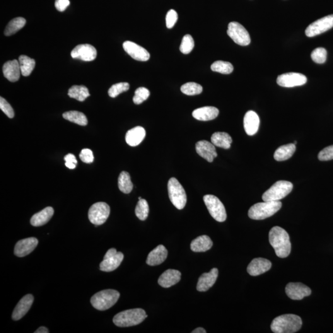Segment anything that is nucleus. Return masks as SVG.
<instances>
[{"label": "nucleus", "instance_id": "nucleus-37", "mask_svg": "<svg viewBox=\"0 0 333 333\" xmlns=\"http://www.w3.org/2000/svg\"><path fill=\"white\" fill-rule=\"evenodd\" d=\"M149 211V205L146 200L144 199L139 200L135 208V214L138 218L142 221H145L148 218Z\"/></svg>", "mask_w": 333, "mask_h": 333}, {"label": "nucleus", "instance_id": "nucleus-20", "mask_svg": "<svg viewBox=\"0 0 333 333\" xmlns=\"http://www.w3.org/2000/svg\"><path fill=\"white\" fill-rule=\"evenodd\" d=\"M216 146L214 144L206 140L197 142L196 151L202 158L206 159L209 163H212L214 159L217 158Z\"/></svg>", "mask_w": 333, "mask_h": 333}, {"label": "nucleus", "instance_id": "nucleus-52", "mask_svg": "<svg viewBox=\"0 0 333 333\" xmlns=\"http://www.w3.org/2000/svg\"><path fill=\"white\" fill-rule=\"evenodd\" d=\"M293 144H295V145H296V144H297V141H294Z\"/></svg>", "mask_w": 333, "mask_h": 333}, {"label": "nucleus", "instance_id": "nucleus-26", "mask_svg": "<svg viewBox=\"0 0 333 333\" xmlns=\"http://www.w3.org/2000/svg\"><path fill=\"white\" fill-rule=\"evenodd\" d=\"M168 251L163 245H159L149 252L146 259V264L155 266L163 263L167 257Z\"/></svg>", "mask_w": 333, "mask_h": 333}, {"label": "nucleus", "instance_id": "nucleus-1", "mask_svg": "<svg viewBox=\"0 0 333 333\" xmlns=\"http://www.w3.org/2000/svg\"><path fill=\"white\" fill-rule=\"evenodd\" d=\"M269 242L278 257L286 258L290 254L291 243L288 233L279 226H274L269 232Z\"/></svg>", "mask_w": 333, "mask_h": 333}, {"label": "nucleus", "instance_id": "nucleus-43", "mask_svg": "<svg viewBox=\"0 0 333 333\" xmlns=\"http://www.w3.org/2000/svg\"><path fill=\"white\" fill-rule=\"evenodd\" d=\"M327 52L325 48L320 47L313 50L311 57L317 64H323L327 60Z\"/></svg>", "mask_w": 333, "mask_h": 333}, {"label": "nucleus", "instance_id": "nucleus-49", "mask_svg": "<svg viewBox=\"0 0 333 333\" xmlns=\"http://www.w3.org/2000/svg\"><path fill=\"white\" fill-rule=\"evenodd\" d=\"M70 4L69 0H56L55 7L57 11L63 12Z\"/></svg>", "mask_w": 333, "mask_h": 333}, {"label": "nucleus", "instance_id": "nucleus-44", "mask_svg": "<svg viewBox=\"0 0 333 333\" xmlns=\"http://www.w3.org/2000/svg\"><path fill=\"white\" fill-rule=\"evenodd\" d=\"M0 109L10 119L14 117V112L13 108L3 97L0 98Z\"/></svg>", "mask_w": 333, "mask_h": 333}, {"label": "nucleus", "instance_id": "nucleus-10", "mask_svg": "<svg viewBox=\"0 0 333 333\" xmlns=\"http://www.w3.org/2000/svg\"><path fill=\"white\" fill-rule=\"evenodd\" d=\"M227 34L236 44L241 46L250 44V37L247 30L237 22H231L228 24Z\"/></svg>", "mask_w": 333, "mask_h": 333}, {"label": "nucleus", "instance_id": "nucleus-15", "mask_svg": "<svg viewBox=\"0 0 333 333\" xmlns=\"http://www.w3.org/2000/svg\"><path fill=\"white\" fill-rule=\"evenodd\" d=\"M123 48L128 55L137 61H147L150 58L148 51L134 42L126 41L123 44Z\"/></svg>", "mask_w": 333, "mask_h": 333}, {"label": "nucleus", "instance_id": "nucleus-38", "mask_svg": "<svg viewBox=\"0 0 333 333\" xmlns=\"http://www.w3.org/2000/svg\"><path fill=\"white\" fill-rule=\"evenodd\" d=\"M212 71L223 74H230L233 71V65L230 62L217 61L214 62L211 66Z\"/></svg>", "mask_w": 333, "mask_h": 333}, {"label": "nucleus", "instance_id": "nucleus-28", "mask_svg": "<svg viewBox=\"0 0 333 333\" xmlns=\"http://www.w3.org/2000/svg\"><path fill=\"white\" fill-rule=\"evenodd\" d=\"M54 214V209L52 207H46L42 211L33 215L30 219V223L33 226H41L45 225Z\"/></svg>", "mask_w": 333, "mask_h": 333}, {"label": "nucleus", "instance_id": "nucleus-22", "mask_svg": "<svg viewBox=\"0 0 333 333\" xmlns=\"http://www.w3.org/2000/svg\"><path fill=\"white\" fill-rule=\"evenodd\" d=\"M260 119L259 115L253 111H249L244 117V128L246 134L250 136L254 135L259 130Z\"/></svg>", "mask_w": 333, "mask_h": 333}, {"label": "nucleus", "instance_id": "nucleus-48", "mask_svg": "<svg viewBox=\"0 0 333 333\" xmlns=\"http://www.w3.org/2000/svg\"><path fill=\"white\" fill-rule=\"evenodd\" d=\"M64 160L66 161L65 165L70 169H74L76 167L77 161L76 157L72 154H68L64 157Z\"/></svg>", "mask_w": 333, "mask_h": 333}, {"label": "nucleus", "instance_id": "nucleus-24", "mask_svg": "<svg viewBox=\"0 0 333 333\" xmlns=\"http://www.w3.org/2000/svg\"><path fill=\"white\" fill-rule=\"evenodd\" d=\"M3 72L5 78L11 82H15L20 78L21 74L20 65L18 60L9 61L4 64Z\"/></svg>", "mask_w": 333, "mask_h": 333}, {"label": "nucleus", "instance_id": "nucleus-27", "mask_svg": "<svg viewBox=\"0 0 333 333\" xmlns=\"http://www.w3.org/2000/svg\"><path fill=\"white\" fill-rule=\"evenodd\" d=\"M146 136L143 127L138 126L129 130L125 135V141L130 146H137L143 141Z\"/></svg>", "mask_w": 333, "mask_h": 333}, {"label": "nucleus", "instance_id": "nucleus-2", "mask_svg": "<svg viewBox=\"0 0 333 333\" xmlns=\"http://www.w3.org/2000/svg\"><path fill=\"white\" fill-rule=\"evenodd\" d=\"M303 325V321L298 315L285 314L275 318L270 328L275 333H294L298 332Z\"/></svg>", "mask_w": 333, "mask_h": 333}, {"label": "nucleus", "instance_id": "nucleus-29", "mask_svg": "<svg viewBox=\"0 0 333 333\" xmlns=\"http://www.w3.org/2000/svg\"><path fill=\"white\" fill-rule=\"evenodd\" d=\"M213 246L211 239L207 235H202L194 239L191 243V250L193 252H203L211 250Z\"/></svg>", "mask_w": 333, "mask_h": 333}, {"label": "nucleus", "instance_id": "nucleus-42", "mask_svg": "<svg viewBox=\"0 0 333 333\" xmlns=\"http://www.w3.org/2000/svg\"><path fill=\"white\" fill-rule=\"evenodd\" d=\"M149 95H150V92L148 89L144 87H139L135 91L133 101L136 105H140L149 98Z\"/></svg>", "mask_w": 333, "mask_h": 333}, {"label": "nucleus", "instance_id": "nucleus-30", "mask_svg": "<svg viewBox=\"0 0 333 333\" xmlns=\"http://www.w3.org/2000/svg\"><path fill=\"white\" fill-rule=\"evenodd\" d=\"M211 143L215 146L225 149L230 148L232 139L226 132H216L211 137Z\"/></svg>", "mask_w": 333, "mask_h": 333}, {"label": "nucleus", "instance_id": "nucleus-53", "mask_svg": "<svg viewBox=\"0 0 333 333\" xmlns=\"http://www.w3.org/2000/svg\"><path fill=\"white\" fill-rule=\"evenodd\" d=\"M142 199V198H141V197H139V200H140V199Z\"/></svg>", "mask_w": 333, "mask_h": 333}, {"label": "nucleus", "instance_id": "nucleus-19", "mask_svg": "<svg viewBox=\"0 0 333 333\" xmlns=\"http://www.w3.org/2000/svg\"><path fill=\"white\" fill-rule=\"evenodd\" d=\"M272 263L264 258H256L253 259L247 268L248 274L255 277L269 271L271 269Z\"/></svg>", "mask_w": 333, "mask_h": 333}, {"label": "nucleus", "instance_id": "nucleus-11", "mask_svg": "<svg viewBox=\"0 0 333 333\" xmlns=\"http://www.w3.org/2000/svg\"><path fill=\"white\" fill-rule=\"evenodd\" d=\"M124 254L117 252L115 248L108 250L100 264V270L103 272H110L116 270L124 259Z\"/></svg>", "mask_w": 333, "mask_h": 333}, {"label": "nucleus", "instance_id": "nucleus-8", "mask_svg": "<svg viewBox=\"0 0 333 333\" xmlns=\"http://www.w3.org/2000/svg\"><path fill=\"white\" fill-rule=\"evenodd\" d=\"M203 199L209 214L216 221L223 222L226 221L227 216L225 206L218 197L207 194L205 195Z\"/></svg>", "mask_w": 333, "mask_h": 333}, {"label": "nucleus", "instance_id": "nucleus-50", "mask_svg": "<svg viewBox=\"0 0 333 333\" xmlns=\"http://www.w3.org/2000/svg\"><path fill=\"white\" fill-rule=\"evenodd\" d=\"M35 333H49V331L47 329V328L45 327H41L38 329H37L36 332H34Z\"/></svg>", "mask_w": 333, "mask_h": 333}, {"label": "nucleus", "instance_id": "nucleus-32", "mask_svg": "<svg viewBox=\"0 0 333 333\" xmlns=\"http://www.w3.org/2000/svg\"><path fill=\"white\" fill-rule=\"evenodd\" d=\"M19 62L20 65L21 74L24 77L30 76L33 69L35 68V60L30 58L28 56L21 55L19 57Z\"/></svg>", "mask_w": 333, "mask_h": 333}, {"label": "nucleus", "instance_id": "nucleus-35", "mask_svg": "<svg viewBox=\"0 0 333 333\" xmlns=\"http://www.w3.org/2000/svg\"><path fill=\"white\" fill-rule=\"evenodd\" d=\"M118 186H119V190L125 194H129L132 192L134 185H133L129 173L125 171L120 173L119 179H118Z\"/></svg>", "mask_w": 333, "mask_h": 333}, {"label": "nucleus", "instance_id": "nucleus-36", "mask_svg": "<svg viewBox=\"0 0 333 333\" xmlns=\"http://www.w3.org/2000/svg\"><path fill=\"white\" fill-rule=\"evenodd\" d=\"M26 24V20L23 18L19 17V18L13 19L7 25L5 30H4V35L11 36L14 34L21 28H23Z\"/></svg>", "mask_w": 333, "mask_h": 333}, {"label": "nucleus", "instance_id": "nucleus-17", "mask_svg": "<svg viewBox=\"0 0 333 333\" xmlns=\"http://www.w3.org/2000/svg\"><path fill=\"white\" fill-rule=\"evenodd\" d=\"M38 244L37 239L33 237L19 241L14 248V254L19 257H25L35 250Z\"/></svg>", "mask_w": 333, "mask_h": 333}, {"label": "nucleus", "instance_id": "nucleus-34", "mask_svg": "<svg viewBox=\"0 0 333 333\" xmlns=\"http://www.w3.org/2000/svg\"><path fill=\"white\" fill-rule=\"evenodd\" d=\"M68 95L70 98L76 99L79 101H84L90 96L88 88L83 85H74L69 89Z\"/></svg>", "mask_w": 333, "mask_h": 333}, {"label": "nucleus", "instance_id": "nucleus-9", "mask_svg": "<svg viewBox=\"0 0 333 333\" xmlns=\"http://www.w3.org/2000/svg\"><path fill=\"white\" fill-rule=\"evenodd\" d=\"M110 214V207L106 202H99L91 206L88 211V219L91 223L101 225L107 221Z\"/></svg>", "mask_w": 333, "mask_h": 333}, {"label": "nucleus", "instance_id": "nucleus-7", "mask_svg": "<svg viewBox=\"0 0 333 333\" xmlns=\"http://www.w3.org/2000/svg\"><path fill=\"white\" fill-rule=\"evenodd\" d=\"M168 196L176 208L182 210L187 204V197L185 190L177 178H171L168 182Z\"/></svg>", "mask_w": 333, "mask_h": 333}, {"label": "nucleus", "instance_id": "nucleus-13", "mask_svg": "<svg viewBox=\"0 0 333 333\" xmlns=\"http://www.w3.org/2000/svg\"><path fill=\"white\" fill-rule=\"evenodd\" d=\"M307 77L304 75L295 72H289L279 76L277 78V83L283 87L291 88L302 86L307 82Z\"/></svg>", "mask_w": 333, "mask_h": 333}, {"label": "nucleus", "instance_id": "nucleus-45", "mask_svg": "<svg viewBox=\"0 0 333 333\" xmlns=\"http://www.w3.org/2000/svg\"><path fill=\"white\" fill-rule=\"evenodd\" d=\"M318 159L321 161H327L333 159V145L327 147L318 154Z\"/></svg>", "mask_w": 333, "mask_h": 333}, {"label": "nucleus", "instance_id": "nucleus-31", "mask_svg": "<svg viewBox=\"0 0 333 333\" xmlns=\"http://www.w3.org/2000/svg\"><path fill=\"white\" fill-rule=\"evenodd\" d=\"M296 147L295 144L290 143L279 146L275 152L274 159L277 161L288 160L295 153Z\"/></svg>", "mask_w": 333, "mask_h": 333}, {"label": "nucleus", "instance_id": "nucleus-6", "mask_svg": "<svg viewBox=\"0 0 333 333\" xmlns=\"http://www.w3.org/2000/svg\"><path fill=\"white\" fill-rule=\"evenodd\" d=\"M293 183L288 181H278L262 195L264 201H277L285 197L292 192Z\"/></svg>", "mask_w": 333, "mask_h": 333}, {"label": "nucleus", "instance_id": "nucleus-33", "mask_svg": "<svg viewBox=\"0 0 333 333\" xmlns=\"http://www.w3.org/2000/svg\"><path fill=\"white\" fill-rule=\"evenodd\" d=\"M62 116L65 119L75 123V124L82 125V126H85L88 124V120L86 115L79 111H68V112H64Z\"/></svg>", "mask_w": 333, "mask_h": 333}, {"label": "nucleus", "instance_id": "nucleus-16", "mask_svg": "<svg viewBox=\"0 0 333 333\" xmlns=\"http://www.w3.org/2000/svg\"><path fill=\"white\" fill-rule=\"evenodd\" d=\"M285 291L289 298L296 301L302 300L312 293L308 286L301 283H289L287 284Z\"/></svg>", "mask_w": 333, "mask_h": 333}, {"label": "nucleus", "instance_id": "nucleus-40", "mask_svg": "<svg viewBox=\"0 0 333 333\" xmlns=\"http://www.w3.org/2000/svg\"><path fill=\"white\" fill-rule=\"evenodd\" d=\"M129 83H127V82H121V83L114 84L109 90L108 95L111 98H115L120 93L129 90Z\"/></svg>", "mask_w": 333, "mask_h": 333}, {"label": "nucleus", "instance_id": "nucleus-5", "mask_svg": "<svg viewBox=\"0 0 333 333\" xmlns=\"http://www.w3.org/2000/svg\"><path fill=\"white\" fill-rule=\"evenodd\" d=\"M120 293L114 289H106L98 292L91 298V304L96 309L104 311L112 307L117 303Z\"/></svg>", "mask_w": 333, "mask_h": 333}, {"label": "nucleus", "instance_id": "nucleus-41", "mask_svg": "<svg viewBox=\"0 0 333 333\" xmlns=\"http://www.w3.org/2000/svg\"><path fill=\"white\" fill-rule=\"evenodd\" d=\"M194 47V42L190 35H186L183 37L181 43L180 50L183 54H189Z\"/></svg>", "mask_w": 333, "mask_h": 333}, {"label": "nucleus", "instance_id": "nucleus-46", "mask_svg": "<svg viewBox=\"0 0 333 333\" xmlns=\"http://www.w3.org/2000/svg\"><path fill=\"white\" fill-rule=\"evenodd\" d=\"M178 20V14L177 12L173 9H171L168 12L166 16V26L168 28H172L175 26Z\"/></svg>", "mask_w": 333, "mask_h": 333}, {"label": "nucleus", "instance_id": "nucleus-4", "mask_svg": "<svg viewBox=\"0 0 333 333\" xmlns=\"http://www.w3.org/2000/svg\"><path fill=\"white\" fill-rule=\"evenodd\" d=\"M281 207L282 203L279 201L259 202L249 210L248 216L250 219L260 221L274 216Z\"/></svg>", "mask_w": 333, "mask_h": 333}, {"label": "nucleus", "instance_id": "nucleus-21", "mask_svg": "<svg viewBox=\"0 0 333 333\" xmlns=\"http://www.w3.org/2000/svg\"><path fill=\"white\" fill-rule=\"evenodd\" d=\"M219 270L214 268L208 273H204L199 277L197 284V290L205 292L213 286L218 277Z\"/></svg>", "mask_w": 333, "mask_h": 333}, {"label": "nucleus", "instance_id": "nucleus-47", "mask_svg": "<svg viewBox=\"0 0 333 333\" xmlns=\"http://www.w3.org/2000/svg\"><path fill=\"white\" fill-rule=\"evenodd\" d=\"M79 157L80 159L85 163H92L94 161L93 152L89 149H82Z\"/></svg>", "mask_w": 333, "mask_h": 333}, {"label": "nucleus", "instance_id": "nucleus-39", "mask_svg": "<svg viewBox=\"0 0 333 333\" xmlns=\"http://www.w3.org/2000/svg\"><path fill=\"white\" fill-rule=\"evenodd\" d=\"M180 89L183 93L189 96L199 95L202 91V86L194 82H188L181 86Z\"/></svg>", "mask_w": 333, "mask_h": 333}, {"label": "nucleus", "instance_id": "nucleus-12", "mask_svg": "<svg viewBox=\"0 0 333 333\" xmlns=\"http://www.w3.org/2000/svg\"><path fill=\"white\" fill-rule=\"evenodd\" d=\"M333 28V14L318 19L313 22L305 30V35L308 37H313L327 32Z\"/></svg>", "mask_w": 333, "mask_h": 333}, {"label": "nucleus", "instance_id": "nucleus-51", "mask_svg": "<svg viewBox=\"0 0 333 333\" xmlns=\"http://www.w3.org/2000/svg\"><path fill=\"white\" fill-rule=\"evenodd\" d=\"M207 332L204 328L199 327L196 328L194 331H193L192 333H206Z\"/></svg>", "mask_w": 333, "mask_h": 333}, {"label": "nucleus", "instance_id": "nucleus-23", "mask_svg": "<svg viewBox=\"0 0 333 333\" xmlns=\"http://www.w3.org/2000/svg\"><path fill=\"white\" fill-rule=\"evenodd\" d=\"M181 276L182 274L178 270L168 269L159 277L158 283L163 288H170L180 281Z\"/></svg>", "mask_w": 333, "mask_h": 333}, {"label": "nucleus", "instance_id": "nucleus-14", "mask_svg": "<svg viewBox=\"0 0 333 333\" xmlns=\"http://www.w3.org/2000/svg\"><path fill=\"white\" fill-rule=\"evenodd\" d=\"M71 55L74 59H81L83 61H92L97 56V51L91 45H79L74 48Z\"/></svg>", "mask_w": 333, "mask_h": 333}, {"label": "nucleus", "instance_id": "nucleus-18", "mask_svg": "<svg viewBox=\"0 0 333 333\" xmlns=\"http://www.w3.org/2000/svg\"><path fill=\"white\" fill-rule=\"evenodd\" d=\"M33 301H34V298L32 294H28L24 296L14 308L13 314H12L13 320L18 321L24 317L30 310Z\"/></svg>", "mask_w": 333, "mask_h": 333}, {"label": "nucleus", "instance_id": "nucleus-3", "mask_svg": "<svg viewBox=\"0 0 333 333\" xmlns=\"http://www.w3.org/2000/svg\"><path fill=\"white\" fill-rule=\"evenodd\" d=\"M148 317L142 308H134L117 313L113 318V322L119 327H130L140 324Z\"/></svg>", "mask_w": 333, "mask_h": 333}, {"label": "nucleus", "instance_id": "nucleus-25", "mask_svg": "<svg viewBox=\"0 0 333 333\" xmlns=\"http://www.w3.org/2000/svg\"><path fill=\"white\" fill-rule=\"evenodd\" d=\"M219 111L213 106H205V107L196 109L192 113L193 117L201 121H209L216 119L218 116Z\"/></svg>", "mask_w": 333, "mask_h": 333}]
</instances>
